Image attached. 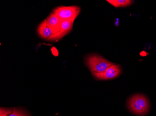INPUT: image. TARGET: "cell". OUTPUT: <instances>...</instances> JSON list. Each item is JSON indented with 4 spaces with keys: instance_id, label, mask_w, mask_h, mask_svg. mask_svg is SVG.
Returning a JSON list of instances; mask_svg holds the SVG:
<instances>
[{
    "instance_id": "1",
    "label": "cell",
    "mask_w": 156,
    "mask_h": 116,
    "mask_svg": "<svg viewBox=\"0 0 156 116\" xmlns=\"http://www.w3.org/2000/svg\"><path fill=\"white\" fill-rule=\"evenodd\" d=\"M129 109L134 114L144 115L149 111V101L145 96L136 94L130 98L128 102Z\"/></svg>"
},
{
    "instance_id": "2",
    "label": "cell",
    "mask_w": 156,
    "mask_h": 116,
    "mask_svg": "<svg viewBox=\"0 0 156 116\" xmlns=\"http://www.w3.org/2000/svg\"><path fill=\"white\" fill-rule=\"evenodd\" d=\"M86 64L93 73H101L114 64L98 55H90L86 60Z\"/></svg>"
},
{
    "instance_id": "3",
    "label": "cell",
    "mask_w": 156,
    "mask_h": 116,
    "mask_svg": "<svg viewBox=\"0 0 156 116\" xmlns=\"http://www.w3.org/2000/svg\"><path fill=\"white\" fill-rule=\"evenodd\" d=\"M80 11V8L77 6H61L53 9L52 12L62 21L67 20L74 22Z\"/></svg>"
},
{
    "instance_id": "4",
    "label": "cell",
    "mask_w": 156,
    "mask_h": 116,
    "mask_svg": "<svg viewBox=\"0 0 156 116\" xmlns=\"http://www.w3.org/2000/svg\"><path fill=\"white\" fill-rule=\"evenodd\" d=\"M121 73V68L118 65L114 64L108 68L101 73H93L92 75L96 79L100 80H109L118 77Z\"/></svg>"
},
{
    "instance_id": "5",
    "label": "cell",
    "mask_w": 156,
    "mask_h": 116,
    "mask_svg": "<svg viewBox=\"0 0 156 116\" xmlns=\"http://www.w3.org/2000/svg\"><path fill=\"white\" fill-rule=\"evenodd\" d=\"M48 24L53 31V36L51 41H57L58 35L60 31L62 20H60L57 15L53 12L51 13L50 15L46 19Z\"/></svg>"
},
{
    "instance_id": "6",
    "label": "cell",
    "mask_w": 156,
    "mask_h": 116,
    "mask_svg": "<svg viewBox=\"0 0 156 116\" xmlns=\"http://www.w3.org/2000/svg\"><path fill=\"white\" fill-rule=\"evenodd\" d=\"M37 33L41 38L48 41H51L54 34L53 30L48 24L46 19L38 25Z\"/></svg>"
},
{
    "instance_id": "7",
    "label": "cell",
    "mask_w": 156,
    "mask_h": 116,
    "mask_svg": "<svg viewBox=\"0 0 156 116\" xmlns=\"http://www.w3.org/2000/svg\"><path fill=\"white\" fill-rule=\"evenodd\" d=\"M73 22L72 21L67 20L62 21L60 31L58 35L57 41L60 40L71 32L73 27Z\"/></svg>"
},
{
    "instance_id": "8",
    "label": "cell",
    "mask_w": 156,
    "mask_h": 116,
    "mask_svg": "<svg viewBox=\"0 0 156 116\" xmlns=\"http://www.w3.org/2000/svg\"><path fill=\"white\" fill-rule=\"evenodd\" d=\"M107 1L115 8L127 7L133 2V1L130 0H108Z\"/></svg>"
},
{
    "instance_id": "9",
    "label": "cell",
    "mask_w": 156,
    "mask_h": 116,
    "mask_svg": "<svg viewBox=\"0 0 156 116\" xmlns=\"http://www.w3.org/2000/svg\"><path fill=\"white\" fill-rule=\"evenodd\" d=\"M9 116H29L25 111L18 108H14L13 112Z\"/></svg>"
},
{
    "instance_id": "10",
    "label": "cell",
    "mask_w": 156,
    "mask_h": 116,
    "mask_svg": "<svg viewBox=\"0 0 156 116\" xmlns=\"http://www.w3.org/2000/svg\"><path fill=\"white\" fill-rule=\"evenodd\" d=\"M12 108H1L0 116H9L13 112Z\"/></svg>"
}]
</instances>
